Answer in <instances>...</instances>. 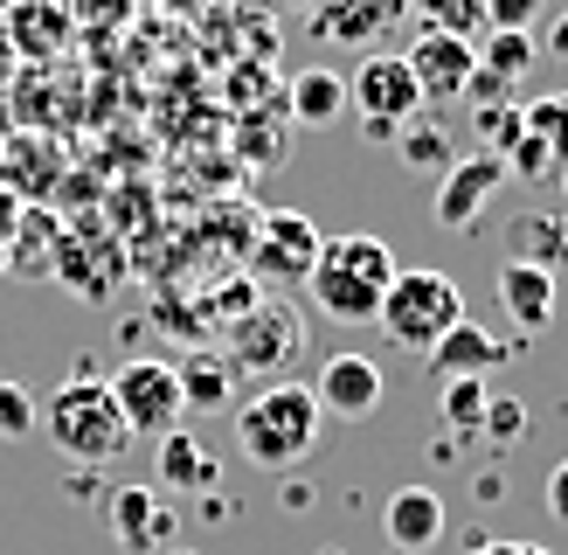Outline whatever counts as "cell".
I'll return each mask as SVG.
<instances>
[{
  "mask_svg": "<svg viewBox=\"0 0 568 555\" xmlns=\"http://www.w3.org/2000/svg\"><path fill=\"white\" fill-rule=\"evenodd\" d=\"M534 14H541V0H486V28H520V36H534Z\"/></svg>",
  "mask_w": 568,
  "mask_h": 555,
  "instance_id": "cell-32",
  "label": "cell"
},
{
  "mask_svg": "<svg viewBox=\"0 0 568 555\" xmlns=\"http://www.w3.org/2000/svg\"><path fill=\"white\" fill-rule=\"evenodd\" d=\"M444 389V424L450 437H478V416L493 403V382H437Z\"/></svg>",
  "mask_w": 568,
  "mask_h": 555,
  "instance_id": "cell-26",
  "label": "cell"
},
{
  "mask_svg": "<svg viewBox=\"0 0 568 555\" xmlns=\"http://www.w3.org/2000/svg\"><path fill=\"white\" fill-rule=\"evenodd\" d=\"M153 472H160V493H215V480H222L215 452L187 431H166L153 444Z\"/></svg>",
  "mask_w": 568,
  "mask_h": 555,
  "instance_id": "cell-17",
  "label": "cell"
},
{
  "mask_svg": "<svg viewBox=\"0 0 568 555\" xmlns=\"http://www.w3.org/2000/svg\"><path fill=\"white\" fill-rule=\"evenodd\" d=\"M347 111H361V119H375L388 132H403L409 119H423V91H416V77L403 63V49H375V56H361V70L347 77Z\"/></svg>",
  "mask_w": 568,
  "mask_h": 555,
  "instance_id": "cell-7",
  "label": "cell"
},
{
  "mask_svg": "<svg viewBox=\"0 0 568 555\" xmlns=\"http://www.w3.org/2000/svg\"><path fill=\"white\" fill-rule=\"evenodd\" d=\"M409 14H423L430 28H444V36H465V42L486 36V0H409Z\"/></svg>",
  "mask_w": 568,
  "mask_h": 555,
  "instance_id": "cell-25",
  "label": "cell"
},
{
  "mask_svg": "<svg viewBox=\"0 0 568 555\" xmlns=\"http://www.w3.org/2000/svg\"><path fill=\"white\" fill-rule=\"evenodd\" d=\"M561 188H568V167H561Z\"/></svg>",
  "mask_w": 568,
  "mask_h": 555,
  "instance_id": "cell-40",
  "label": "cell"
},
{
  "mask_svg": "<svg viewBox=\"0 0 568 555\" xmlns=\"http://www.w3.org/2000/svg\"><path fill=\"white\" fill-rule=\"evenodd\" d=\"M284 111H292V125H339L347 119V77L339 70H298L292 91H284Z\"/></svg>",
  "mask_w": 568,
  "mask_h": 555,
  "instance_id": "cell-19",
  "label": "cell"
},
{
  "mask_svg": "<svg viewBox=\"0 0 568 555\" xmlns=\"http://www.w3.org/2000/svg\"><path fill=\"white\" fill-rule=\"evenodd\" d=\"M305 347V320L292 305H250L230 326V369L236 375H257V382H277V369Z\"/></svg>",
  "mask_w": 568,
  "mask_h": 555,
  "instance_id": "cell-5",
  "label": "cell"
},
{
  "mask_svg": "<svg viewBox=\"0 0 568 555\" xmlns=\"http://www.w3.org/2000/svg\"><path fill=\"white\" fill-rule=\"evenodd\" d=\"M423 361H430L437 382H486L493 369H506V347H499V333H486L478 320H458Z\"/></svg>",
  "mask_w": 568,
  "mask_h": 555,
  "instance_id": "cell-14",
  "label": "cell"
},
{
  "mask_svg": "<svg viewBox=\"0 0 568 555\" xmlns=\"http://www.w3.org/2000/svg\"><path fill=\"white\" fill-rule=\"evenodd\" d=\"M520 264H541V271L568 264V230H561V222H555V230H548V215L520 222Z\"/></svg>",
  "mask_w": 568,
  "mask_h": 555,
  "instance_id": "cell-27",
  "label": "cell"
},
{
  "mask_svg": "<svg viewBox=\"0 0 568 555\" xmlns=\"http://www.w3.org/2000/svg\"><path fill=\"white\" fill-rule=\"evenodd\" d=\"M395 271L403 264H395V250L382 236L347 230V236H320V258L305 271V292H312V305H320L326 320L361 326V320L382 313V292H388Z\"/></svg>",
  "mask_w": 568,
  "mask_h": 555,
  "instance_id": "cell-1",
  "label": "cell"
},
{
  "mask_svg": "<svg viewBox=\"0 0 568 555\" xmlns=\"http://www.w3.org/2000/svg\"><path fill=\"white\" fill-rule=\"evenodd\" d=\"M277 8H312V0H277Z\"/></svg>",
  "mask_w": 568,
  "mask_h": 555,
  "instance_id": "cell-38",
  "label": "cell"
},
{
  "mask_svg": "<svg viewBox=\"0 0 568 555\" xmlns=\"http://www.w3.org/2000/svg\"><path fill=\"white\" fill-rule=\"evenodd\" d=\"M403 63L416 77L423 104H465V83L478 77V42L444 36V28H423V36L403 49Z\"/></svg>",
  "mask_w": 568,
  "mask_h": 555,
  "instance_id": "cell-8",
  "label": "cell"
},
{
  "mask_svg": "<svg viewBox=\"0 0 568 555\" xmlns=\"http://www.w3.org/2000/svg\"><path fill=\"white\" fill-rule=\"evenodd\" d=\"M471 132H478V153H514V139L527 132V111L520 98H493V104H471Z\"/></svg>",
  "mask_w": 568,
  "mask_h": 555,
  "instance_id": "cell-24",
  "label": "cell"
},
{
  "mask_svg": "<svg viewBox=\"0 0 568 555\" xmlns=\"http://www.w3.org/2000/svg\"><path fill=\"white\" fill-rule=\"evenodd\" d=\"M382 535L395 555H423L430 542H444V493L430 486H395L382 507Z\"/></svg>",
  "mask_w": 568,
  "mask_h": 555,
  "instance_id": "cell-15",
  "label": "cell"
},
{
  "mask_svg": "<svg viewBox=\"0 0 568 555\" xmlns=\"http://www.w3.org/2000/svg\"><path fill=\"white\" fill-rule=\"evenodd\" d=\"M160 555H187V548H160Z\"/></svg>",
  "mask_w": 568,
  "mask_h": 555,
  "instance_id": "cell-39",
  "label": "cell"
},
{
  "mask_svg": "<svg viewBox=\"0 0 568 555\" xmlns=\"http://www.w3.org/2000/svg\"><path fill=\"white\" fill-rule=\"evenodd\" d=\"M403 14H409V0H312L305 8L312 42H326V49H375Z\"/></svg>",
  "mask_w": 568,
  "mask_h": 555,
  "instance_id": "cell-11",
  "label": "cell"
},
{
  "mask_svg": "<svg viewBox=\"0 0 568 555\" xmlns=\"http://www.w3.org/2000/svg\"><path fill=\"white\" fill-rule=\"evenodd\" d=\"M395 153H403L409 174H444V167L458 160V153H450V132L437 119H409L403 132H395Z\"/></svg>",
  "mask_w": 568,
  "mask_h": 555,
  "instance_id": "cell-23",
  "label": "cell"
},
{
  "mask_svg": "<svg viewBox=\"0 0 568 555\" xmlns=\"http://www.w3.org/2000/svg\"><path fill=\"white\" fill-rule=\"evenodd\" d=\"M388 396L382 369L367 354H326L320 375H312V403H320V416H347V424H361V416H375Z\"/></svg>",
  "mask_w": 568,
  "mask_h": 555,
  "instance_id": "cell-12",
  "label": "cell"
},
{
  "mask_svg": "<svg viewBox=\"0 0 568 555\" xmlns=\"http://www.w3.org/2000/svg\"><path fill=\"white\" fill-rule=\"evenodd\" d=\"M42 431L70 465H111L132 452V431H125L119 403H111V382H98V375H70L55 389L42 410Z\"/></svg>",
  "mask_w": 568,
  "mask_h": 555,
  "instance_id": "cell-3",
  "label": "cell"
},
{
  "mask_svg": "<svg viewBox=\"0 0 568 555\" xmlns=\"http://www.w3.org/2000/svg\"><path fill=\"white\" fill-rule=\"evenodd\" d=\"M21 209H28V202H21V194H14L8 181H0V258H8V236H14V222H21Z\"/></svg>",
  "mask_w": 568,
  "mask_h": 555,
  "instance_id": "cell-33",
  "label": "cell"
},
{
  "mask_svg": "<svg viewBox=\"0 0 568 555\" xmlns=\"http://www.w3.org/2000/svg\"><path fill=\"white\" fill-rule=\"evenodd\" d=\"M541 507H548L555 521H568V458H561V465L548 472V500H541Z\"/></svg>",
  "mask_w": 568,
  "mask_h": 555,
  "instance_id": "cell-34",
  "label": "cell"
},
{
  "mask_svg": "<svg viewBox=\"0 0 568 555\" xmlns=\"http://www.w3.org/2000/svg\"><path fill=\"white\" fill-rule=\"evenodd\" d=\"M534 56H541V49H534V36H520V28H486V42H478V70L514 91V83L534 70Z\"/></svg>",
  "mask_w": 568,
  "mask_h": 555,
  "instance_id": "cell-22",
  "label": "cell"
},
{
  "mask_svg": "<svg viewBox=\"0 0 568 555\" xmlns=\"http://www.w3.org/2000/svg\"><path fill=\"white\" fill-rule=\"evenodd\" d=\"M499 305H506V320H514L520 333H541L548 320H555V271H541V264H499Z\"/></svg>",
  "mask_w": 568,
  "mask_h": 555,
  "instance_id": "cell-16",
  "label": "cell"
},
{
  "mask_svg": "<svg viewBox=\"0 0 568 555\" xmlns=\"http://www.w3.org/2000/svg\"><path fill=\"white\" fill-rule=\"evenodd\" d=\"M312 258H320V230H312V215H298V209H271V215L257 222L250 271H257L264 285H305Z\"/></svg>",
  "mask_w": 568,
  "mask_h": 555,
  "instance_id": "cell-10",
  "label": "cell"
},
{
  "mask_svg": "<svg viewBox=\"0 0 568 555\" xmlns=\"http://www.w3.org/2000/svg\"><path fill=\"white\" fill-rule=\"evenodd\" d=\"M548 49H555L561 63H568V14H555V36H548Z\"/></svg>",
  "mask_w": 568,
  "mask_h": 555,
  "instance_id": "cell-36",
  "label": "cell"
},
{
  "mask_svg": "<svg viewBox=\"0 0 568 555\" xmlns=\"http://www.w3.org/2000/svg\"><path fill=\"white\" fill-rule=\"evenodd\" d=\"M174 382H181V410H222L236 389V369L222 354H187L174 369Z\"/></svg>",
  "mask_w": 568,
  "mask_h": 555,
  "instance_id": "cell-21",
  "label": "cell"
},
{
  "mask_svg": "<svg viewBox=\"0 0 568 555\" xmlns=\"http://www.w3.org/2000/svg\"><path fill=\"white\" fill-rule=\"evenodd\" d=\"M8 70H14V56H8V36H0V83H8Z\"/></svg>",
  "mask_w": 568,
  "mask_h": 555,
  "instance_id": "cell-37",
  "label": "cell"
},
{
  "mask_svg": "<svg viewBox=\"0 0 568 555\" xmlns=\"http://www.w3.org/2000/svg\"><path fill=\"white\" fill-rule=\"evenodd\" d=\"M506 174H520V181H555V174H561V160H555L548 139L520 132V139H514V153H506Z\"/></svg>",
  "mask_w": 568,
  "mask_h": 555,
  "instance_id": "cell-30",
  "label": "cell"
},
{
  "mask_svg": "<svg viewBox=\"0 0 568 555\" xmlns=\"http://www.w3.org/2000/svg\"><path fill=\"white\" fill-rule=\"evenodd\" d=\"M527 111V132L534 139H548L555 147V160L568 167V91H555V98H534V104H520Z\"/></svg>",
  "mask_w": 568,
  "mask_h": 555,
  "instance_id": "cell-28",
  "label": "cell"
},
{
  "mask_svg": "<svg viewBox=\"0 0 568 555\" xmlns=\"http://www.w3.org/2000/svg\"><path fill=\"white\" fill-rule=\"evenodd\" d=\"M471 555H548L541 542H478Z\"/></svg>",
  "mask_w": 568,
  "mask_h": 555,
  "instance_id": "cell-35",
  "label": "cell"
},
{
  "mask_svg": "<svg viewBox=\"0 0 568 555\" xmlns=\"http://www.w3.org/2000/svg\"><path fill=\"white\" fill-rule=\"evenodd\" d=\"M520 431H527V403L506 396V389H493L486 416H478V437H486V444H520Z\"/></svg>",
  "mask_w": 568,
  "mask_h": 555,
  "instance_id": "cell-29",
  "label": "cell"
},
{
  "mask_svg": "<svg viewBox=\"0 0 568 555\" xmlns=\"http://www.w3.org/2000/svg\"><path fill=\"white\" fill-rule=\"evenodd\" d=\"M28 431H36V396H28V389L21 382H0V437H28Z\"/></svg>",
  "mask_w": 568,
  "mask_h": 555,
  "instance_id": "cell-31",
  "label": "cell"
},
{
  "mask_svg": "<svg viewBox=\"0 0 568 555\" xmlns=\"http://www.w3.org/2000/svg\"><path fill=\"white\" fill-rule=\"evenodd\" d=\"M111 403H119L132 437L160 444L166 431H181V382H174L166 361H125V369L111 375Z\"/></svg>",
  "mask_w": 568,
  "mask_h": 555,
  "instance_id": "cell-6",
  "label": "cell"
},
{
  "mask_svg": "<svg viewBox=\"0 0 568 555\" xmlns=\"http://www.w3.org/2000/svg\"><path fill=\"white\" fill-rule=\"evenodd\" d=\"M320 403H312V382H264L257 396H250L236 410V444H243V458L257 465V472H284V465H298L312 444H320Z\"/></svg>",
  "mask_w": 568,
  "mask_h": 555,
  "instance_id": "cell-2",
  "label": "cell"
},
{
  "mask_svg": "<svg viewBox=\"0 0 568 555\" xmlns=\"http://www.w3.org/2000/svg\"><path fill=\"white\" fill-rule=\"evenodd\" d=\"M375 320H382V333L395 347L430 354L444 333L465 320V292H458V278H444V271H395Z\"/></svg>",
  "mask_w": 568,
  "mask_h": 555,
  "instance_id": "cell-4",
  "label": "cell"
},
{
  "mask_svg": "<svg viewBox=\"0 0 568 555\" xmlns=\"http://www.w3.org/2000/svg\"><path fill=\"white\" fill-rule=\"evenodd\" d=\"M55 243H63V230H55V215H49V209H21L14 236H8V258H0V271H14V278H28V271H49V264H55Z\"/></svg>",
  "mask_w": 568,
  "mask_h": 555,
  "instance_id": "cell-20",
  "label": "cell"
},
{
  "mask_svg": "<svg viewBox=\"0 0 568 555\" xmlns=\"http://www.w3.org/2000/svg\"><path fill=\"white\" fill-rule=\"evenodd\" d=\"M104 521H111V542L125 555H160L174 542V507H166L160 493H146V486H119L104 500Z\"/></svg>",
  "mask_w": 568,
  "mask_h": 555,
  "instance_id": "cell-13",
  "label": "cell"
},
{
  "mask_svg": "<svg viewBox=\"0 0 568 555\" xmlns=\"http://www.w3.org/2000/svg\"><path fill=\"white\" fill-rule=\"evenodd\" d=\"M499 188H506V160L499 153L450 160L444 174H437V222H444V230H478L486 209L499 202Z\"/></svg>",
  "mask_w": 568,
  "mask_h": 555,
  "instance_id": "cell-9",
  "label": "cell"
},
{
  "mask_svg": "<svg viewBox=\"0 0 568 555\" xmlns=\"http://www.w3.org/2000/svg\"><path fill=\"white\" fill-rule=\"evenodd\" d=\"M0 36H8V56H55L70 42V8L63 0H14Z\"/></svg>",
  "mask_w": 568,
  "mask_h": 555,
  "instance_id": "cell-18",
  "label": "cell"
}]
</instances>
